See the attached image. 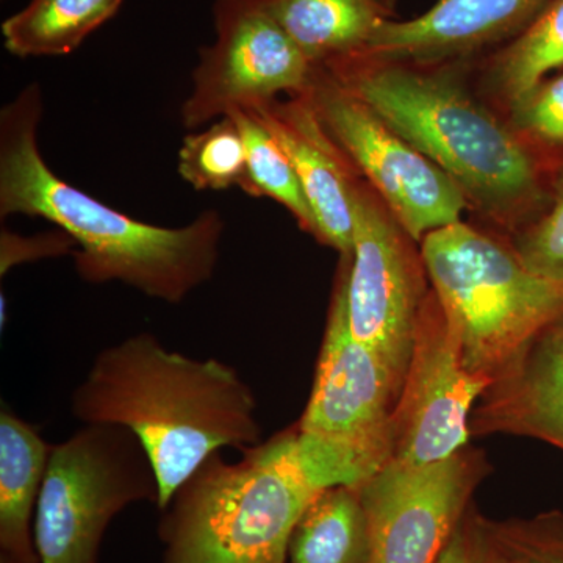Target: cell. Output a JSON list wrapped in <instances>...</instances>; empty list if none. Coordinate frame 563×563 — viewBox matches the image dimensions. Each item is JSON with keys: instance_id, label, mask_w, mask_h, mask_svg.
Wrapping results in <instances>:
<instances>
[{"instance_id": "obj_2", "label": "cell", "mask_w": 563, "mask_h": 563, "mask_svg": "<svg viewBox=\"0 0 563 563\" xmlns=\"http://www.w3.org/2000/svg\"><path fill=\"white\" fill-rule=\"evenodd\" d=\"M43 95L27 85L0 113V217L43 218L77 243V274L88 284L121 282L151 299L180 303L211 279L224 220L206 210L184 228H161L111 209L60 179L38 146Z\"/></svg>"}, {"instance_id": "obj_13", "label": "cell", "mask_w": 563, "mask_h": 563, "mask_svg": "<svg viewBox=\"0 0 563 563\" xmlns=\"http://www.w3.org/2000/svg\"><path fill=\"white\" fill-rule=\"evenodd\" d=\"M551 0H437L413 20L387 18L358 54L380 60H472L514 40Z\"/></svg>"}, {"instance_id": "obj_8", "label": "cell", "mask_w": 563, "mask_h": 563, "mask_svg": "<svg viewBox=\"0 0 563 563\" xmlns=\"http://www.w3.org/2000/svg\"><path fill=\"white\" fill-rule=\"evenodd\" d=\"M303 95L352 168L413 242L461 221L470 203L455 181L322 66L314 68Z\"/></svg>"}, {"instance_id": "obj_26", "label": "cell", "mask_w": 563, "mask_h": 563, "mask_svg": "<svg viewBox=\"0 0 563 563\" xmlns=\"http://www.w3.org/2000/svg\"><path fill=\"white\" fill-rule=\"evenodd\" d=\"M435 563H509L495 532V521L470 506Z\"/></svg>"}, {"instance_id": "obj_19", "label": "cell", "mask_w": 563, "mask_h": 563, "mask_svg": "<svg viewBox=\"0 0 563 563\" xmlns=\"http://www.w3.org/2000/svg\"><path fill=\"white\" fill-rule=\"evenodd\" d=\"M121 5L122 0H31L3 21L5 49L21 58L68 55Z\"/></svg>"}, {"instance_id": "obj_28", "label": "cell", "mask_w": 563, "mask_h": 563, "mask_svg": "<svg viewBox=\"0 0 563 563\" xmlns=\"http://www.w3.org/2000/svg\"><path fill=\"white\" fill-rule=\"evenodd\" d=\"M372 2L376 3L377 7H380L387 14L395 13L393 9H395L396 0H372Z\"/></svg>"}, {"instance_id": "obj_25", "label": "cell", "mask_w": 563, "mask_h": 563, "mask_svg": "<svg viewBox=\"0 0 563 563\" xmlns=\"http://www.w3.org/2000/svg\"><path fill=\"white\" fill-rule=\"evenodd\" d=\"M507 111L509 124L529 143L563 146V74L542 81Z\"/></svg>"}, {"instance_id": "obj_12", "label": "cell", "mask_w": 563, "mask_h": 563, "mask_svg": "<svg viewBox=\"0 0 563 563\" xmlns=\"http://www.w3.org/2000/svg\"><path fill=\"white\" fill-rule=\"evenodd\" d=\"M490 385L463 362L457 333L431 288L393 413L391 461L431 465L470 446L474 407Z\"/></svg>"}, {"instance_id": "obj_27", "label": "cell", "mask_w": 563, "mask_h": 563, "mask_svg": "<svg viewBox=\"0 0 563 563\" xmlns=\"http://www.w3.org/2000/svg\"><path fill=\"white\" fill-rule=\"evenodd\" d=\"M77 243L63 232L38 233V235H18L7 229L0 233V276H5L11 268L24 263L43 261V258L62 257L74 254Z\"/></svg>"}, {"instance_id": "obj_9", "label": "cell", "mask_w": 563, "mask_h": 563, "mask_svg": "<svg viewBox=\"0 0 563 563\" xmlns=\"http://www.w3.org/2000/svg\"><path fill=\"white\" fill-rule=\"evenodd\" d=\"M354 251L346 280V310L352 336L383 361L402 390L413 336L429 282L417 242L410 239L379 196L357 179Z\"/></svg>"}, {"instance_id": "obj_20", "label": "cell", "mask_w": 563, "mask_h": 563, "mask_svg": "<svg viewBox=\"0 0 563 563\" xmlns=\"http://www.w3.org/2000/svg\"><path fill=\"white\" fill-rule=\"evenodd\" d=\"M563 68V0H551L520 35L496 47L483 68L485 90L506 109Z\"/></svg>"}, {"instance_id": "obj_5", "label": "cell", "mask_w": 563, "mask_h": 563, "mask_svg": "<svg viewBox=\"0 0 563 563\" xmlns=\"http://www.w3.org/2000/svg\"><path fill=\"white\" fill-rule=\"evenodd\" d=\"M420 251L463 362L490 383L563 310V288L529 272L509 243L465 222L429 233Z\"/></svg>"}, {"instance_id": "obj_24", "label": "cell", "mask_w": 563, "mask_h": 563, "mask_svg": "<svg viewBox=\"0 0 563 563\" xmlns=\"http://www.w3.org/2000/svg\"><path fill=\"white\" fill-rule=\"evenodd\" d=\"M495 532L509 563H563V514L558 510L495 521Z\"/></svg>"}, {"instance_id": "obj_11", "label": "cell", "mask_w": 563, "mask_h": 563, "mask_svg": "<svg viewBox=\"0 0 563 563\" xmlns=\"http://www.w3.org/2000/svg\"><path fill=\"white\" fill-rule=\"evenodd\" d=\"M490 470L472 446L431 465L388 462L358 485L372 533L369 563L439 561Z\"/></svg>"}, {"instance_id": "obj_23", "label": "cell", "mask_w": 563, "mask_h": 563, "mask_svg": "<svg viewBox=\"0 0 563 563\" xmlns=\"http://www.w3.org/2000/svg\"><path fill=\"white\" fill-rule=\"evenodd\" d=\"M542 211L510 236V246L526 268L563 288V168Z\"/></svg>"}, {"instance_id": "obj_10", "label": "cell", "mask_w": 563, "mask_h": 563, "mask_svg": "<svg viewBox=\"0 0 563 563\" xmlns=\"http://www.w3.org/2000/svg\"><path fill=\"white\" fill-rule=\"evenodd\" d=\"M217 38L199 52L190 96L180 109L185 129L255 110L280 95H301L314 68L261 0H214Z\"/></svg>"}, {"instance_id": "obj_3", "label": "cell", "mask_w": 563, "mask_h": 563, "mask_svg": "<svg viewBox=\"0 0 563 563\" xmlns=\"http://www.w3.org/2000/svg\"><path fill=\"white\" fill-rule=\"evenodd\" d=\"M466 62L354 54L322 68L448 174L470 207L514 235L547 203L542 166L533 144L468 90Z\"/></svg>"}, {"instance_id": "obj_16", "label": "cell", "mask_w": 563, "mask_h": 563, "mask_svg": "<svg viewBox=\"0 0 563 563\" xmlns=\"http://www.w3.org/2000/svg\"><path fill=\"white\" fill-rule=\"evenodd\" d=\"M52 446L7 404L0 409V563H40L36 506Z\"/></svg>"}, {"instance_id": "obj_18", "label": "cell", "mask_w": 563, "mask_h": 563, "mask_svg": "<svg viewBox=\"0 0 563 563\" xmlns=\"http://www.w3.org/2000/svg\"><path fill=\"white\" fill-rule=\"evenodd\" d=\"M372 533L358 487L335 485L314 496L292 531L290 563H369Z\"/></svg>"}, {"instance_id": "obj_21", "label": "cell", "mask_w": 563, "mask_h": 563, "mask_svg": "<svg viewBox=\"0 0 563 563\" xmlns=\"http://www.w3.org/2000/svg\"><path fill=\"white\" fill-rule=\"evenodd\" d=\"M229 117L236 121L246 143L247 172L242 190L252 198H269L280 203L303 232L317 236L313 211L279 141L254 110H235Z\"/></svg>"}, {"instance_id": "obj_1", "label": "cell", "mask_w": 563, "mask_h": 563, "mask_svg": "<svg viewBox=\"0 0 563 563\" xmlns=\"http://www.w3.org/2000/svg\"><path fill=\"white\" fill-rule=\"evenodd\" d=\"M70 413L81 424L122 426L140 440L161 512L211 454L262 443L257 398L242 374L218 358L168 350L151 332L96 355L70 395Z\"/></svg>"}, {"instance_id": "obj_6", "label": "cell", "mask_w": 563, "mask_h": 563, "mask_svg": "<svg viewBox=\"0 0 563 563\" xmlns=\"http://www.w3.org/2000/svg\"><path fill=\"white\" fill-rule=\"evenodd\" d=\"M350 257H340L312 393L292 426L299 459L321 490L358 487L391 461L393 413L401 393L383 361L352 336Z\"/></svg>"}, {"instance_id": "obj_22", "label": "cell", "mask_w": 563, "mask_h": 563, "mask_svg": "<svg viewBox=\"0 0 563 563\" xmlns=\"http://www.w3.org/2000/svg\"><path fill=\"white\" fill-rule=\"evenodd\" d=\"M177 169L198 191L242 188L247 172L246 143L239 124L224 117L202 132L185 136Z\"/></svg>"}, {"instance_id": "obj_7", "label": "cell", "mask_w": 563, "mask_h": 563, "mask_svg": "<svg viewBox=\"0 0 563 563\" xmlns=\"http://www.w3.org/2000/svg\"><path fill=\"white\" fill-rule=\"evenodd\" d=\"M158 498L150 457L129 429L81 424L52 446L33 526L40 563H98L111 521Z\"/></svg>"}, {"instance_id": "obj_14", "label": "cell", "mask_w": 563, "mask_h": 563, "mask_svg": "<svg viewBox=\"0 0 563 563\" xmlns=\"http://www.w3.org/2000/svg\"><path fill=\"white\" fill-rule=\"evenodd\" d=\"M470 433L529 437L563 451V310L533 333L484 391Z\"/></svg>"}, {"instance_id": "obj_29", "label": "cell", "mask_w": 563, "mask_h": 563, "mask_svg": "<svg viewBox=\"0 0 563 563\" xmlns=\"http://www.w3.org/2000/svg\"><path fill=\"white\" fill-rule=\"evenodd\" d=\"M7 299L5 296H0V328H5V317L9 314V309L5 310Z\"/></svg>"}, {"instance_id": "obj_4", "label": "cell", "mask_w": 563, "mask_h": 563, "mask_svg": "<svg viewBox=\"0 0 563 563\" xmlns=\"http://www.w3.org/2000/svg\"><path fill=\"white\" fill-rule=\"evenodd\" d=\"M320 492L292 428L236 462L218 451L161 512L165 563H285L292 531Z\"/></svg>"}, {"instance_id": "obj_17", "label": "cell", "mask_w": 563, "mask_h": 563, "mask_svg": "<svg viewBox=\"0 0 563 563\" xmlns=\"http://www.w3.org/2000/svg\"><path fill=\"white\" fill-rule=\"evenodd\" d=\"M313 66L358 54L390 14L372 0H261Z\"/></svg>"}, {"instance_id": "obj_15", "label": "cell", "mask_w": 563, "mask_h": 563, "mask_svg": "<svg viewBox=\"0 0 563 563\" xmlns=\"http://www.w3.org/2000/svg\"><path fill=\"white\" fill-rule=\"evenodd\" d=\"M298 174L317 222L318 242L339 252L354 251V191L357 173L321 124L303 92L254 110Z\"/></svg>"}]
</instances>
